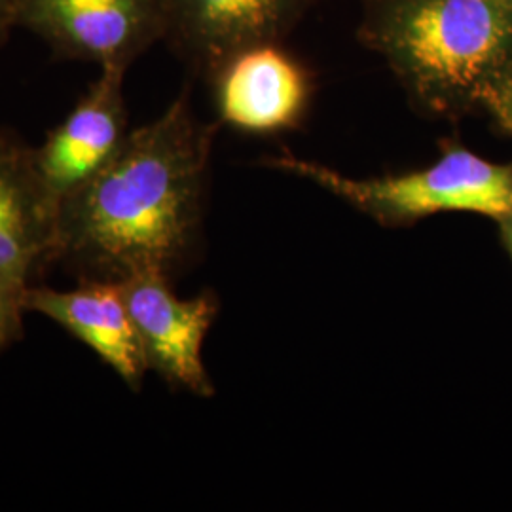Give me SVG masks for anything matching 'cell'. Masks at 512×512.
Wrapping results in <instances>:
<instances>
[{
    "instance_id": "obj_3",
    "label": "cell",
    "mask_w": 512,
    "mask_h": 512,
    "mask_svg": "<svg viewBox=\"0 0 512 512\" xmlns=\"http://www.w3.org/2000/svg\"><path fill=\"white\" fill-rule=\"evenodd\" d=\"M270 164L329 190L384 226H410L448 211L499 220L512 207V162H488L458 141L444 143L435 164L372 179L346 177L293 154Z\"/></svg>"
},
{
    "instance_id": "obj_14",
    "label": "cell",
    "mask_w": 512,
    "mask_h": 512,
    "mask_svg": "<svg viewBox=\"0 0 512 512\" xmlns=\"http://www.w3.org/2000/svg\"><path fill=\"white\" fill-rule=\"evenodd\" d=\"M497 224H499V234H501L503 247L507 249V253H509L512 260V207L507 215H503L501 219L497 220Z\"/></svg>"
},
{
    "instance_id": "obj_13",
    "label": "cell",
    "mask_w": 512,
    "mask_h": 512,
    "mask_svg": "<svg viewBox=\"0 0 512 512\" xmlns=\"http://www.w3.org/2000/svg\"><path fill=\"white\" fill-rule=\"evenodd\" d=\"M21 2L23 0H0V50L10 40L12 31L18 27Z\"/></svg>"
},
{
    "instance_id": "obj_12",
    "label": "cell",
    "mask_w": 512,
    "mask_h": 512,
    "mask_svg": "<svg viewBox=\"0 0 512 512\" xmlns=\"http://www.w3.org/2000/svg\"><path fill=\"white\" fill-rule=\"evenodd\" d=\"M482 112L492 118L495 128L512 139V76L486 93Z\"/></svg>"
},
{
    "instance_id": "obj_9",
    "label": "cell",
    "mask_w": 512,
    "mask_h": 512,
    "mask_svg": "<svg viewBox=\"0 0 512 512\" xmlns=\"http://www.w3.org/2000/svg\"><path fill=\"white\" fill-rule=\"evenodd\" d=\"M59 203L38 175L33 147L0 129V277L21 285L55 264Z\"/></svg>"
},
{
    "instance_id": "obj_7",
    "label": "cell",
    "mask_w": 512,
    "mask_h": 512,
    "mask_svg": "<svg viewBox=\"0 0 512 512\" xmlns=\"http://www.w3.org/2000/svg\"><path fill=\"white\" fill-rule=\"evenodd\" d=\"M124 78L126 71L103 69L44 143L33 147L38 175L59 207L124 147L131 131Z\"/></svg>"
},
{
    "instance_id": "obj_15",
    "label": "cell",
    "mask_w": 512,
    "mask_h": 512,
    "mask_svg": "<svg viewBox=\"0 0 512 512\" xmlns=\"http://www.w3.org/2000/svg\"><path fill=\"white\" fill-rule=\"evenodd\" d=\"M503 2H505V4H509V6H512V0H503Z\"/></svg>"
},
{
    "instance_id": "obj_2",
    "label": "cell",
    "mask_w": 512,
    "mask_h": 512,
    "mask_svg": "<svg viewBox=\"0 0 512 512\" xmlns=\"http://www.w3.org/2000/svg\"><path fill=\"white\" fill-rule=\"evenodd\" d=\"M359 37L427 114L459 120L512 76L503 0H361Z\"/></svg>"
},
{
    "instance_id": "obj_5",
    "label": "cell",
    "mask_w": 512,
    "mask_h": 512,
    "mask_svg": "<svg viewBox=\"0 0 512 512\" xmlns=\"http://www.w3.org/2000/svg\"><path fill=\"white\" fill-rule=\"evenodd\" d=\"M317 0H164V42L209 78L232 55L281 44Z\"/></svg>"
},
{
    "instance_id": "obj_4",
    "label": "cell",
    "mask_w": 512,
    "mask_h": 512,
    "mask_svg": "<svg viewBox=\"0 0 512 512\" xmlns=\"http://www.w3.org/2000/svg\"><path fill=\"white\" fill-rule=\"evenodd\" d=\"M18 27L59 57L128 73L133 61L164 40V0H23Z\"/></svg>"
},
{
    "instance_id": "obj_1",
    "label": "cell",
    "mask_w": 512,
    "mask_h": 512,
    "mask_svg": "<svg viewBox=\"0 0 512 512\" xmlns=\"http://www.w3.org/2000/svg\"><path fill=\"white\" fill-rule=\"evenodd\" d=\"M215 131L186 92L131 129L114 160L61 203L55 262L82 279L171 277L200 232Z\"/></svg>"
},
{
    "instance_id": "obj_8",
    "label": "cell",
    "mask_w": 512,
    "mask_h": 512,
    "mask_svg": "<svg viewBox=\"0 0 512 512\" xmlns=\"http://www.w3.org/2000/svg\"><path fill=\"white\" fill-rule=\"evenodd\" d=\"M207 80L220 122L245 133L293 128L310 103V74L279 44L232 55Z\"/></svg>"
},
{
    "instance_id": "obj_10",
    "label": "cell",
    "mask_w": 512,
    "mask_h": 512,
    "mask_svg": "<svg viewBox=\"0 0 512 512\" xmlns=\"http://www.w3.org/2000/svg\"><path fill=\"white\" fill-rule=\"evenodd\" d=\"M25 308L73 334L131 389L143 384L147 359L118 281L80 279L71 291L29 285Z\"/></svg>"
},
{
    "instance_id": "obj_11",
    "label": "cell",
    "mask_w": 512,
    "mask_h": 512,
    "mask_svg": "<svg viewBox=\"0 0 512 512\" xmlns=\"http://www.w3.org/2000/svg\"><path fill=\"white\" fill-rule=\"evenodd\" d=\"M25 289L27 285L0 277V353L23 336Z\"/></svg>"
},
{
    "instance_id": "obj_6",
    "label": "cell",
    "mask_w": 512,
    "mask_h": 512,
    "mask_svg": "<svg viewBox=\"0 0 512 512\" xmlns=\"http://www.w3.org/2000/svg\"><path fill=\"white\" fill-rule=\"evenodd\" d=\"M118 283L148 370L198 397H213L215 387L203 365L202 351L205 336L219 313L215 294L179 298L169 285V275L156 270L128 275Z\"/></svg>"
}]
</instances>
